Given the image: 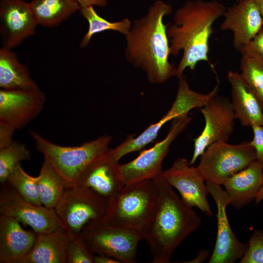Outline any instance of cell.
I'll return each mask as SVG.
<instances>
[{
  "instance_id": "cell-1",
  "label": "cell",
  "mask_w": 263,
  "mask_h": 263,
  "mask_svg": "<svg viewBox=\"0 0 263 263\" xmlns=\"http://www.w3.org/2000/svg\"><path fill=\"white\" fill-rule=\"evenodd\" d=\"M172 10L170 4L156 0L145 16L133 21L125 36L127 60L142 69L151 84H161L176 75L177 67L169 61V42L163 21Z\"/></svg>"
},
{
  "instance_id": "cell-2",
  "label": "cell",
  "mask_w": 263,
  "mask_h": 263,
  "mask_svg": "<svg viewBox=\"0 0 263 263\" xmlns=\"http://www.w3.org/2000/svg\"><path fill=\"white\" fill-rule=\"evenodd\" d=\"M226 8L217 0H189L177 9L173 22L167 24L170 55L183 54L176 69V77L183 76L187 68L194 70L208 58L209 40L215 21L223 16Z\"/></svg>"
},
{
  "instance_id": "cell-3",
  "label": "cell",
  "mask_w": 263,
  "mask_h": 263,
  "mask_svg": "<svg viewBox=\"0 0 263 263\" xmlns=\"http://www.w3.org/2000/svg\"><path fill=\"white\" fill-rule=\"evenodd\" d=\"M158 189L156 206L144 234L153 263H168L176 248L202 225L193 208L182 199L163 176L153 179Z\"/></svg>"
},
{
  "instance_id": "cell-4",
  "label": "cell",
  "mask_w": 263,
  "mask_h": 263,
  "mask_svg": "<svg viewBox=\"0 0 263 263\" xmlns=\"http://www.w3.org/2000/svg\"><path fill=\"white\" fill-rule=\"evenodd\" d=\"M157 200V187L153 179L126 184L108 200L102 221L110 225L137 231L144 240Z\"/></svg>"
},
{
  "instance_id": "cell-5",
  "label": "cell",
  "mask_w": 263,
  "mask_h": 263,
  "mask_svg": "<svg viewBox=\"0 0 263 263\" xmlns=\"http://www.w3.org/2000/svg\"><path fill=\"white\" fill-rule=\"evenodd\" d=\"M29 132L37 150L62 177L66 188L78 185L89 166L112 149L109 146L112 139L109 135L70 147L55 144L35 131Z\"/></svg>"
},
{
  "instance_id": "cell-6",
  "label": "cell",
  "mask_w": 263,
  "mask_h": 263,
  "mask_svg": "<svg viewBox=\"0 0 263 263\" xmlns=\"http://www.w3.org/2000/svg\"><path fill=\"white\" fill-rule=\"evenodd\" d=\"M107 201L92 189L77 185L66 188L54 209L71 240L80 236L89 224L103 220Z\"/></svg>"
},
{
  "instance_id": "cell-7",
  "label": "cell",
  "mask_w": 263,
  "mask_h": 263,
  "mask_svg": "<svg viewBox=\"0 0 263 263\" xmlns=\"http://www.w3.org/2000/svg\"><path fill=\"white\" fill-rule=\"evenodd\" d=\"M256 160L255 150L250 141L235 145L219 141L205 150L197 168L206 182L221 186L227 178Z\"/></svg>"
},
{
  "instance_id": "cell-8",
  "label": "cell",
  "mask_w": 263,
  "mask_h": 263,
  "mask_svg": "<svg viewBox=\"0 0 263 263\" xmlns=\"http://www.w3.org/2000/svg\"><path fill=\"white\" fill-rule=\"evenodd\" d=\"M80 236L95 254H105L120 263H135L139 232L108 224L102 220L88 225Z\"/></svg>"
},
{
  "instance_id": "cell-9",
  "label": "cell",
  "mask_w": 263,
  "mask_h": 263,
  "mask_svg": "<svg viewBox=\"0 0 263 263\" xmlns=\"http://www.w3.org/2000/svg\"><path fill=\"white\" fill-rule=\"evenodd\" d=\"M191 120L188 114L173 119L167 135L162 140L143 151L133 160L120 164V173L125 184L153 179L162 174V162L170 145Z\"/></svg>"
},
{
  "instance_id": "cell-10",
  "label": "cell",
  "mask_w": 263,
  "mask_h": 263,
  "mask_svg": "<svg viewBox=\"0 0 263 263\" xmlns=\"http://www.w3.org/2000/svg\"><path fill=\"white\" fill-rule=\"evenodd\" d=\"M205 126L200 135L193 139L194 150L189 163H195L211 144L227 142L233 132L236 119L231 101L226 97L217 94L201 108Z\"/></svg>"
},
{
  "instance_id": "cell-11",
  "label": "cell",
  "mask_w": 263,
  "mask_h": 263,
  "mask_svg": "<svg viewBox=\"0 0 263 263\" xmlns=\"http://www.w3.org/2000/svg\"><path fill=\"white\" fill-rule=\"evenodd\" d=\"M1 184L0 215L16 219L30 226L37 234L50 232L61 226L54 209L26 200L7 182Z\"/></svg>"
},
{
  "instance_id": "cell-12",
  "label": "cell",
  "mask_w": 263,
  "mask_h": 263,
  "mask_svg": "<svg viewBox=\"0 0 263 263\" xmlns=\"http://www.w3.org/2000/svg\"><path fill=\"white\" fill-rule=\"evenodd\" d=\"M163 176L188 206L199 208L208 217L213 215L207 200L209 193L206 181L197 167L190 165L184 158H178L163 172Z\"/></svg>"
},
{
  "instance_id": "cell-13",
  "label": "cell",
  "mask_w": 263,
  "mask_h": 263,
  "mask_svg": "<svg viewBox=\"0 0 263 263\" xmlns=\"http://www.w3.org/2000/svg\"><path fill=\"white\" fill-rule=\"evenodd\" d=\"M208 193L216 204L217 232L213 252L209 263H234L244 254L247 244L241 243L230 227L226 213L229 199L221 186L206 182Z\"/></svg>"
},
{
  "instance_id": "cell-14",
  "label": "cell",
  "mask_w": 263,
  "mask_h": 263,
  "mask_svg": "<svg viewBox=\"0 0 263 263\" xmlns=\"http://www.w3.org/2000/svg\"><path fill=\"white\" fill-rule=\"evenodd\" d=\"M46 101L45 94L35 90H0V124L21 129L37 117Z\"/></svg>"
},
{
  "instance_id": "cell-15",
  "label": "cell",
  "mask_w": 263,
  "mask_h": 263,
  "mask_svg": "<svg viewBox=\"0 0 263 263\" xmlns=\"http://www.w3.org/2000/svg\"><path fill=\"white\" fill-rule=\"evenodd\" d=\"M38 24L30 3L0 0V35L2 47L12 49L32 36Z\"/></svg>"
},
{
  "instance_id": "cell-16",
  "label": "cell",
  "mask_w": 263,
  "mask_h": 263,
  "mask_svg": "<svg viewBox=\"0 0 263 263\" xmlns=\"http://www.w3.org/2000/svg\"><path fill=\"white\" fill-rule=\"evenodd\" d=\"M220 25L233 33V46L238 51L247 45L263 28L262 15L253 0H241L226 8Z\"/></svg>"
},
{
  "instance_id": "cell-17",
  "label": "cell",
  "mask_w": 263,
  "mask_h": 263,
  "mask_svg": "<svg viewBox=\"0 0 263 263\" xmlns=\"http://www.w3.org/2000/svg\"><path fill=\"white\" fill-rule=\"evenodd\" d=\"M111 151L89 166L78 185L92 189L107 200L118 193L125 185L119 162L112 157Z\"/></svg>"
},
{
  "instance_id": "cell-18",
  "label": "cell",
  "mask_w": 263,
  "mask_h": 263,
  "mask_svg": "<svg viewBox=\"0 0 263 263\" xmlns=\"http://www.w3.org/2000/svg\"><path fill=\"white\" fill-rule=\"evenodd\" d=\"M16 219L0 215V263H21L32 249L37 237Z\"/></svg>"
},
{
  "instance_id": "cell-19",
  "label": "cell",
  "mask_w": 263,
  "mask_h": 263,
  "mask_svg": "<svg viewBox=\"0 0 263 263\" xmlns=\"http://www.w3.org/2000/svg\"><path fill=\"white\" fill-rule=\"evenodd\" d=\"M263 184V163L256 160L227 178L223 184L229 205L240 209L255 197Z\"/></svg>"
},
{
  "instance_id": "cell-20",
  "label": "cell",
  "mask_w": 263,
  "mask_h": 263,
  "mask_svg": "<svg viewBox=\"0 0 263 263\" xmlns=\"http://www.w3.org/2000/svg\"><path fill=\"white\" fill-rule=\"evenodd\" d=\"M192 109V104L188 98L182 94L176 95L170 108L159 121L150 125L138 136H129L122 143L112 149V156L119 162L126 155L141 150L156 138L166 123L188 115Z\"/></svg>"
},
{
  "instance_id": "cell-21",
  "label": "cell",
  "mask_w": 263,
  "mask_h": 263,
  "mask_svg": "<svg viewBox=\"0 0 263 263\" xmlns=\"http://www.w3.org/2000/svg\"><path fill=\"white\" fill-rule=\"evenodd\" d=\"M227 78L231 86V102L236 119L244 126L263 125V104L241 74L229 71Z\"/></svg>"
},
{
  "instance_id": "cell-22",
  "label": "cell",
  "mask_w": 263,
  "mask_h": 263,
  "mask_svg": "<svg viewBox=\"0 0 263 263\" xmlns=\"http://www.w3.org/2000/svg\"><path fill=\"white\" fill-rule=\"evenodd\" d=\"M70 240L62 226L50 232L38 234L32 249L21 263H67Z\"/></svg>"
},
{
  "instance_id": "cell-23",
  "label": "cell",
  "mask_w": 263,
  "mask_h": 263,
  "mask_svg": "<svg viewBox=\"0 0 263 263\" xmlns=\"http://www.w3.org/2000/svg\"><path fill=\"white\" fill-rule=\"evenodd\" d=\"M0 88L7 90L30 91L38 89L26 66L20 63L11 49H0Z\"/></svg>"
},
{
  "instance_id": "cell-24",
  "label": "cell",
  "mask_w": 263,
  "mask_h": 263,
  "mask_svg": "<svg viewBox=\"0 0 263 263\" xmlns=\"http://www.w3.org/2000/svg\"><path fill=\"white\" fill-rule=\"evenodd\" d=\"M38 24L53 27L81 8L75 0H32L30 2Z\"/></svg>"
},
{
  "instance_id": "cell-25",
  "label": "cell",
  "mask_w": 263,
  "mask_h": 263,
  "mask_svg": "<svg viewBox=\"0 0 263 263\" xmlns=\"http://www.w3.org/2000/svg\"><path fill=\"white\" fill-rule=\"evenodd\" d=\"M34 178L42 205L47 208L55 209L66 188L62 177L44 159L38 175Z\"/></svg>"
},
{
  "instance_id": "cell-26",
  "label": "cell",
  "mask_w": 263,
  "mask_h": 263,
  "mask_svg": "<svg viewBox=\"0 0 263 263\" xmlns=\"http://www.w3.org/2000/svg\"><path fill=\"white\" fill-rule=\"evenodd\" d=\"M239 52L241 55L240 74L263 104V57L245 48H242Z\"/></svg>"
},
{
  "instance_id": "cell-27",
  "label": "cell",
  "mask_w": 263,
  "mask_h": 263,
  "mask_svg": "<svg viewBox=\"0 0 263 263\" xmlns=\"http://www.w3.org/2000/svg\"><path fill=\"white\" fill-rule=\"evenodd\" d=\"M79 11L89 23L88 31L80 43L81 48L87 46L92 37L96 34L105 31H114L126 36L132 26V22L128 18L116 22L105 19L98 15L94 6L81 8Z\"/></svg>"
},
{
  "instance_id": "cell-28",
  "label": "cell",
  "mask_w": 263,
  "mask_h": 263,
  "mask_svg": "<svg viewBox=\"0 0 263 263\" xmlns=\"http://www.w3.org/2000/svg\"><path fill=\"white\" fill-rule=\"evenodd\" d=\"M31 158L30 151L24 144L13 141L8 145L0 148V182H6L13 169L23 161Z\"/></svg>"
},
{
  "instance_id": "cell-29",
  "label": "cell",
  "mask_w": 263,
  "mask_h": 263,
  "mask_svg": "<svg viewBox=\"0 0 263 263\" xmlns=\"http://www.w3.org/2000/svg\"><path fill=\"white\" fill-rule=\"evenodd\" d=\"M6 182L26 200L36 205H42L34 177L25 171L21 164L10 172Z\"/></svg>"
},
{
  "instance_id": "cell-30",
  "label": "cell",
  "mask_w": 263,
  "mask_h": 263,
  "mask_svg": "<svg viewBox=\"0 0 263 263\" xmlns=\"http://www.w3.org/2000/svg\"><path fill=\"white\" fill-rule=\"evenodd\" d=\"M94 255L80 235L70 240L67 251V263H94Z\"/></svg>"
},
{
  "instance_id": "cell-31",
  "label": "cell",
  "mask_w": 263,
  "mask_h": 263,
  "mask_svg": "<svg viewBox=\"0 0 263 263\" xmlns=\"http://www.w3.org/2000/svg\"><path fill=\"white\" fill-rule=\"evenodd\" d=\"M247 248L240 263H263V231L255 230L250 238Z\"/></svg>"
},
{
  "instance_id": "cell-32",
  "label": "cell",
  "mask_w": 263,
  "mask_h": 263,
  "mask_svg": "<svg viewBox=\"0 0 263 263\" xmlns=\"http://www.w3.org/2000/svg\"><path fill=\"white\" fill-rule=\"evenodd\" d=\"M251 127L253 138L250 144L255 149L256 160L263 163V125H255Z\"/></svg>"
},
{
  "instance_id": "cell-33",
  "label": "cell",
  "mask_w": 263,
  "mask_h": 263,
  "mask_svg": "<svg viewBox=\"0 0 263 263\" xmlns=\"http://www.w3.org/2000/svg\"><path fill=\"white\" fill-rule=\"evenodd\" d=\"M15 131L11 127L0 124V148L8 145L13 141L12 137Z\"/></svg>"
},
{
  "instance_id": "cell-34",
  "label": "cell",
  "mask_w": 263,
  "mask_h": 263,
  "mask_svg": "<svg viewBox=\"0 0 263 263\" xmlns=\"http://www.w3.org/2000/svg\"><path fill=\"white\" fill-rule=\"evenodd\" d=\"M242 48L255 51L263 57V28L247 45Z\"/></svg>"
},
{
  "instance_id": "cell-35",
  "label": "cell",
  "mask_w": 263,
  "mask_h": 263,
  "mask_svg": "<svg viewBox=\"0 0 263 263\" xmlns=\"http://www.w3.org/2000/svg\"><path fill=\"white\" fill-rule=\"evenodd\" d=\"M81 8L96 6L103 7L107 5L108 0H75Z\"/></svg>"
},
{
  "instance_id": "cell-36",
  "label": "cell",
  "mask_w": 263,
  "mask_h": 263,
  "mask_svg": "<svg viewBox=\"0 0 263 263\" xmlns=\"http://www.w3.org/2000/svg\"><path fill=\"white\" fill-rule=\"evenodd\" d=\"M94 263H120L117 260L105 254H95Z\"/></svg>"
},
{
  "instance_id": "cell-37",
  "label": "cell",
  "mask_w": 263,
  "mask_h": 263,
  "mask_svg": "<svg viewBox=\"0 0 263 263\" xmlns=\"http://www.w3.org/2000/svg\"><path fill=\"white\" fill-rule=\"evenodd\" d=\"M209 251L208 250H201L199 251L196 258L194 259L185 263H196L203 262L208 256Z\"/></svg>"
},
{
  "instance_id": "cell-38",
  "label": "cell",
  "mask_w": 263,
  "mask_h": 263,
  "mask_svg": "<svg viewBox=\"0 0 263 263\" xmlns=\"http://www.w3.org/2000/svg\"><path fill=\"white\" fill-rule=\"evenodd\" d=\"M263 200V184L255 197V202L257 204L259 203V202H261Z\"/></svg>"
},
{
  "instance_id": "cell-39",
  "label": "cell",
  "mask_w": 263,
  "mask_h": 263,
  "mask_svg": "<svg viewBox=\"0 0 263 263\" xmlns=\"http://www.w3.org/2000/svg\"><path fill=\"white\" fill-rule=\"evenodd\" d=\"M257 6L263 19V0H253Z\"/></svg>"
},
{
  "instance_id": "cell-40",
  "label": "cell",
  "mask_w": 263,
  "mask_h": 263,
  "mask_svg": "<svg viewBox=\"0 0 263 263\" xmlns=\"http://www.w3.org/2000/svg\"><path fill=\"white\" fill-rule=\"evenodd\" d=\"M237 0V1H240V0Z\"/></svg>"
},
{
  "instance_id": "cell-41",
  "label": "cell",
  "mask_w": 263,
  "mask_h": 263,
  "mask_svg": "<svg viewBox=\"0 0 263 263\" xmlns=\"http://www.w3.org/2000/svg\"></svg>"
}]
</instances>
